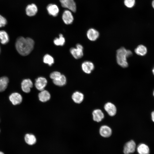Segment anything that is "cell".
Instances as JSON below:
<instances>
[{
    "mask_svg": "<svg viewBox=\"0 0 154 154\" xmlns=\"http://www.w3.org/2000/svg\"><path fill=\"white\" fill-rule=\"evenodd\" d=\"M35 44L34 40L29 37H18L15 43L16 48L21 55L26 56L33 50Z\"/></svg>",
    "mask_w": 154,
    "mask_h": 154,
    "instance_id": "6da1fadb",
    "label": "cell"
},
{
    "mask_svg": "<svg viewBox=\"0 0 154 154\" xmlns=\"http://www.w3.org/2000/svg\"><path fill=\"white\" fill-rule=\"evenodd\" d=\"M127 50L122 47L117 50L116 52V60L117 64L123 68H126L128 66L127 58Z\"/></svg>",
    "mask_w": 154,
    "mask_h": 154,
    "instance_id": "7a4b0ae2",
    "label": "cell"
},
{
    "mask_svg": "<svg viewBox=\"0 0 154 154\" xmlns=\"http://www.w3.org/2000/svg\"><path fill=\"white\" fill-rule=\"evenodd\" d=\"M83 48L80 44L76 45V48H72L70 49V52L73 56L76 59L82 58L83 55Z\"/></svg>",
    "mask_w": 154,
    "mask_h": 154,
    "instance_id": "3957f363",
    "label": "cell"
},
{
    "mask_svg": "<svg viewBox=\"0 0 154 154\" xmlns=\"http://www.w3.org/2000/svg\"><path fill=\"white\" fill-rule=\"evenodd\" d=\"M62 6L74 12L76 10V3L74 0H60Z\"/></svg>",
    "mask_w": 154,
    "mask_h": 154,
    "instance_id": "277c9868",
    "label": "cell"
},
{
    "mask_svg": "<svg viewBox=\"0 0 154 154\" xmlns=\"http://www.w3.org/2000/svg\"><path fill=\"white\" fill-rule=\"evenodd\" d=\"M136 149V144L133 140L127 142L123 147V152L124 154H129L134 153Z\"/></svg>",
    "mask_w": 154,
    "mask_h": 154,
    "instance_id": "5b68a950",
    "label": "cell"
},
{
    "mask_svg": "<svg viewBox=\"0 0 154 154\" xmlns=\"http://www.w3.org/2000/svg\"><path fill=\"white\" fill-rule=\"evenodd\" d=\"M47 83V81L45 78L40 77L35 80V86L38 90L41 91L44 90Z\"/></svg>",
    "mask_w": 154,
    "mask_h": 154,
    "instance_id": "8992f818",
    "label": "cell"
},
{
    "mask_svg": "<svg viewBox=\"0 0 154 154\" xmlns=\"http://www.w3.org/2000/svg\"><path fill=\"white\" fill-rule=\"evenodd\" d=\"M62 19L66 24H71L74 20V17L71 11L69 10H65L62 15Z\"/></svg>",
    "mask_w": 154,
    "mask_h": 154,
    "instance_id": "52a82bcc",
    "label": "cell"
},
{
    "mask_svg": "<svg viewBox=\"0 0 154 154\" xmlns=\"http://www.w3.org/2000/svg\"><path fill=\"white\" fill-rule=\"evenodd\" d=\"M10 101L12 104L16 105L20 104L23 100L22 97L19 93L14 92L11 94L9 96Z\"/></svg>",
    "mask_w": 154,
    "mask_h": 154,
    "instance_id": "ba28073f",
    "label": "cell"
},
{
    "mask_svg": "<svg viewBox=\"0 0 154 154\" xmlns=\"http://www.w3.org/2000/svg\"><path fill=\"white\" fill-rule=\"evenodd\" d=\"M33 83L29 79L23 80L21 83V88L24 92L28 93L30 92L31 88L33 87Z\"/></svg>",
    "mask_w": 154,
    "mask_h": 154,
    "instance_id": "9c48e42d",
    "label": "cell"
},
{
    "mask_svg": "<svg viewBox=\"0 0 154 154\" xmlns=\"http://www.w3.org/2000/svg\"><path fill=\"white\" fill-rule=\"evenodd\" d=\"M82 68L85 73H90L94 68V65L93 63L89 61H84L82 64Z\"/></svg>",
    "mask_w": 154,
    "mask_h": 154,
    "instance_id": "30bf717a",
    "label": "cell"
},
{
    "mask_svg": "<svg viewBox=\"0 0 154 154\" xmlns=\"http://www.w3.org/2000/svg\"><path fill=\"white\" fill-rule=\"evenodd\" d=\"M26 13L27 15L30 17L35 15L38 11L37 5L34 3L28 5L25 9Z\"/></svg>",
    "mask_w": 154,
    "mask_h": 154,
    "instance_id": "8fae6325",
    "label": "cell"
},
{
    "mask_svg": "<svg viewBox=\"0 0 154 154\" xmlns=\"http://www.w3.org/2000/svg\"><path fill=\"white\" fill-rule=\"evenodd\" d=\"M105 110L110 116H114L116 114V108L114 104L110 102L106 103L104 106Z\"/></svg>",
    "mask_w": 154,
    "mask_h": 154,
    "instance_id": "7c38bea8",
    "label": "cell"
},
{
    "mask_svg": "<svg viewBox=\"0 0 154 154\" xmlns=\"http://www.w3.org/2000/svg\"><path fill=\"white\" fill-rule=\"evenodd\" d=\"M99 36V32L93 28L89 29L87 33V36L88 38L92 41L96 40Z\"/></svg>",
    "mask_w": 154,
    "mask_h": 154,
    "instance_id": "4fadbf2b",
    "label": "cell"
},
{
    "mask_svg": "<svg viewBox=\"0 0 154 154\" xmlns=\"http://www.w3.org/2000/svg\"><path fill=\"white\" fill-rule=\"evenodd\" d=\"M46 9L48 14L54 17L57 16L59 12L58 6L55 4H49L47 7Z\"/></svg>",
    "mask_w": 154,
    "mask_h": 154,
    "instance_id": "5bb4252c",
    "label": "cell"
},
{
    "mask_svg": "<svg viewBox=\"0 0 154 154\" xmlns=\"http://www.w3.org/2000/svg\"><path fill=\"white\" fill-rule=\"evenodd\" d=\"M99 132L101 136L104 137H110L112 134L111 129L108 126H102L100 128Z\"/></svg>",
    "mask_w": 154,
    "mask_h": 154,
    "instance_id": "9a60e30c",
    "label": "cell"
},
{
    "mask_svg": "<svg viewBox=\"0 0 154 154\" xmlns=\"http://www.w3.org/2000/svg\"><path fill=\"white\" fill-rule=\"evenodd\" d=\"M137 150L139 154H149L150 153L149 146L144 143L139 144L137 147Z\"/></svg>",
    "mask_w": 154,
    "mask_h": 154,
    "instance_id": "2e32d148",
    "label": "cell"
},
{
    "mask_svg": "<svg viewBox=\"0 0 154 154\" xmlns=\"http://www.w3.org/2000/svg\"><path fill=\"white\" fill-rule=\"evenodd\" d=\"M93 120L96 122L101 121L104 117V115L102 111L100 109L95 110L92 112Z\"/></svg>",
    "mask_w": 154,
    "mask_h": 154,
    "instance_id": "e0dca14e",
    "label": "cell"
},
{
    "mask_svg": "<svg viewBox=\"0 0 154 154\" xmlns=\"http://www.w3.org/2000/svg\"><path fill=\"white\" fill-rule=\"evenodd\" d=\"M38 97L40 101L45 102L50 100V95L48 91L44 90L40 91L38 94Z\"/></svg>",
    "mask_w": 154,
    "mask_h": 154,
    "instance_id": "ac0fdd59",
    "label": "cell"
},
{
    "mask_svg": "<svg viewBox=\"0 0 154 154\" xmlns=\"http://www.w3.org/2000/svg\"><path fill=\"white\" fill-rule=\"evenodd\" d=\"M9 79L6 76H3L0 78V92L4 91L7 88Z\"/></svg>",
    "mask_w": 154,
    "mask_h": 154,
    "instance_id": "d6986e66",
    "label": "cell"
},
{
    "mask_svg": "<svg viewBox=\"0 0 154 154\" xmlns=\"http://www.w3.org/2000/svg\"><path fill=\"white\" fill-rule=\"evenodd\" d=\"M84 98V95L79 92H75L72 95V99L73 101L77 104L81 103L83 100Z\"/></svg>",
    "mask_w": 154,
    "mask_h": 154,
    "instance_id": "ffe728a7",
    "label": "cell"
},
{
    "mask_svg": "<svg viewBox=\"0 0 154 154\" xmlns=\"http://www.w3.org/2000/svg\"><path fill=\"white\" fill-rule=\"evenodd\" d=\"M24 139L26 143L30 145L34 144L36 142L35 137L33 134L27 133L25 136Z\"/></svg>",
    "mask_w": 154,
    "mask_h": 154,
    "instance_id": "44dd1931",
    "label": "cell"
},
{
    "mask_svg": "<svg viewBox=\"0 0 154 154\" xmlns=\"http://www.w3.org/2000/svg\"><path fill=\"white\" fill-rule=\"evenodd\" d=\"M66 78L65 76L61 74L58 78L53 80L54 84L58 86H62L65 85L66 83Z\"/></svg>",
    "mask_w": 154,
    "mask_h": 154,
    "instance_id": "7402d4cb",
    "label": "cell"
},
{
    "mask_svg": "<svg viewBox=\"0 0 154 154\" xmlns=\"http://www.w3.org/2000/svg\"><path fill=\"white\" fill-rule=\"evenodd\" d=\"M0 40L1 43L3 44H6L9 42V36L5 31H0Z\"/></svg>",
    "mask_w": 154,
    "mask_h": 154,
    "instance_id": "603a6c76",
    "label": "cell"
},
{
    "mask_svg": "<svg viewBox=\"0 0 154 154\" xmlns=\"http://www.w3.org/2000/svg\"><path fill=\"white\" fill-rule=\"evenodd\" d=\"M147 50L146 47L142 45L138 46L135 49V52L137 55L141 56L145 55L147 53Z\"/></svg>",
    "mask_w": 154,
    "mask_h": 154,
    "instance_id": "cb8c5ba5",
    "label": "cell"
},
{
    "mask_svg": "<svg viewBox=\"0 0 154 154\" xmlns=\"http://www.w3.org/2000/svg\"><path fill=\"white\" fill-rule=\"evenodd\" d=\"M54 44L56 46H63L65 42V39L62 34L59 35V38H55L54 40Z\"/></svg>",
    "mask_w": 154,
    "mask_h": 154,
    "instance_id": "d4e9b609",
    "label": "cell"
},
{
    "mask_svg": "<svg viewBox=\"0 0 154 154\" xmlns=\"http://www.w3.org/2000/svg\"><path fill=\"white\" fill-rule=\"evenodd\" d=\"M43 62L45 64H48L49 66H52L54 62L53 57L50 55L47 54H45L43 58Z\"/></svg>",
    "mask_w": 154,
    "mask_h": 154,
    "instance_id": "484cf974",
    "label": "cell"
},
{
    "mask_svg": "<svg viewBox=\"0 0 154 154\" xmlns=\"http://www.w3.org/2000/svg\"><path fill=\"white\" fill-rule=\"evenodd\" d=\"M135 3V0H124V4L127 7L132 8L134 6Z\"/></svg>",
    "mask_w": 154,
    "mask_h": 154,
    "instance_id": "4316f807",
    "label": "cell"
},
{
    "mask_svg": "<svg viewBox=\"0 0 154 154\" xmlns=\"http://www.w3.org/2000/svg\"><path fill=\"white\" fill-rule=\"evenodd\" d=\"M61 74L58 71H54L52 72L50 74V78L52 80L56 79L59 77Z\"/></svg>",
    "mask_w": 154,
    "mask_h": 154,
    "instance_id": "83f0119b",
    "label": "cell"
},
{
    "mask_svg": "<svg viewBox=\"0 0 154 154\" xmlns=\"http://www.w3.org/2000/svg\"><path fill=\"white\" fill-rule=\"evenodd\" d=\"M7 23L6 19L2 15H0V27H4Z\"/></svg>",
    "mask_w": 154,
    "mask_h": 154,
    "instance_id": "f1b7e54d",
    "label": "cell"
},
{
    "mask_svg": "<svg viewBox=\"0 0 154 154\" xmlns=\"http://www.w3.org/2000/svg\"><path fill=\"white\" fill-rule=\"evenodd\" d=\"M151 118L152 121L154 122V111L151 113Z\"/></svg>",
    "mask_w": 154,
    "mask_h": 154,
    "instance_id": "f546056e",
    "label": "cell"
},
{
    "mask_svg": "<svg viewBox=\"0 0 154 154\" xmlns=\"http://www.w3.org/2000/svg\"><path fill=\"white\" fill-rule=\"evenodd\" d=\"M152 6L153 8L154 9V0H153L152 2Z\"/></svg>",
    "mask_w": 154,
    "mask_h": 154,
    "instance_id": "4dcf8cb0",
    "label": "cell"
},
{
    "mask_svg": "<svg viewBox=\"0 0 154 154\" xmlns=\"http://www.w3.org/2000/svg\"><path fill=\"white\" fill-rule=\"evenodd\" d=\"M0 154H4L2 152L0 151Z\"/></svg>",
    "mask_w": 154,
    "mask_h": 154,
    "instance_id": "1f68e13d",
    "label": "cell"
},
{
    "mask_svg": "<svg viewBox=\"0 0 154 154\" xmlns=\"http://www.w3.org/2000/svg\"><path fill=\"white\" fill-rule=\"evenodd\" d=\"M152 72H153V74L154 75V68L153 69V70H152Z\"/></svg>",
    "mask_w": 154,
    "mask_h": 154,
    "instance_id": "d6a6232c",
    "label": "cell"
},
{
    "mask_svg": "<svg viewBox=\"0 0 154 154\" xmlns=\"http://www.w3.org/2000/svg\"><path fill=\"white\" fill-rule=\"evenodd\" d=\"M153 96H154V91H153Z\"/></svg>",
    "mask_w": 154,
    "mask_h": 154,
    "instance_id": "836d02e7",
    "label": "cell"
},
{
    "mask_svg": "<svg viewBox=\"0 0 154 154\" xmlns=\"http://www.w3.org/2000/svg\"><path fill=\"white\" fill-rule=\"evenodd\" d=\"M0 52H1V48H0Z\"/></svg>",
    "mask_w": 154,
    "mask_h": 154,
    "instance_id": "e575fe53",
    "label": "cell"
},
{
    "mask_svg": "<svg viewBox=\"0 0 154 154\" xmlns=\"http://www.w3.org/2000/svg\"></svg>",
    "mask_w": 154,
    "mask_h": 154,
    "instance_id": "d590c367",
    "label": "cell"
}]
</instances>
